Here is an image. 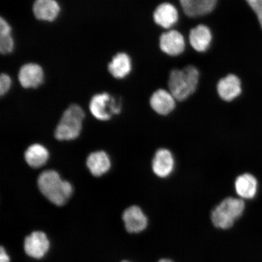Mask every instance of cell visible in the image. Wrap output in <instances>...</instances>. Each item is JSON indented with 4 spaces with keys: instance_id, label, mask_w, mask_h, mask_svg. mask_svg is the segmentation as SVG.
Returning a JSON list of instances; mask_svg holds the SVG:
<instances>
[{
    "instance_id": "21",
    "label": "cell",
    "mask_w": 262,
    "mask_h": 262,
    "mask_svg": "<svg viewBox=\"0 0 262 262\" xmlns=\"http://www.w3.org/2000/svg\"><path fill=\"white\" fill-rule=\"evenodd\" d=\"M15 42L11 33L0 34V51L2 54H11L14 51Z\"/></svg>"
},
{
    "instance_id": "4",
    "label": "cell",
    "mask_w": 262,
    "mask_h": 262,
    "mask_svg": "<svg viewBox=\"0 0 262 262\" xmlns=\"http://www.w3.org/2000/svg\"><path fill=\"white\" fill-rule=\"evenodd\" d=\"M85 113L78 104H73L66 110L55 129L54 136L60 141L76 139L80 135Z\"/></svg>"
},
{
    "instance_id": "23",
    "label": "cell",
    "mask_w": 262,
    "mask_h": 262,
    "mask_svg": "<svg viewBox=\"0 0 262 262\" xmlns=\"http://www.w3.org/2000/svg\"><path fill=\"white\" fill-rule=\"evenodd\" d=\"M257 15L262 29V0H246Z\"/></svg>"
},
{
    "instance_id": "7",
    "label": "cell",
    "mask_w": 262,
    "mask_h": 262,
    "mask_svg": "<svg viewBox=\"0 0 262 262\" xmlns=\"http://www.w3.org/2000/svg\"><path fill=\"white\" fill-rule=\"evenodd\" d=\"M122 219L126 230L131 234H139L145 230L149 224L148 218L138 206H129L123 213Z\"/></svg>"
},
{
    "instance_id": "12",
    "label": "cell",
    "mask_w": 262,
    "mask_h": 262,
    "mask_svg": "<svg viewBox=\"0 0 262 262\" xmlns=\"http://www.w3.org/2000/svg\"><path fill=\"white\" fill-rule=\"evenodd\" d=\"M32 11L38 20L53 22L60 15L61 8L56 0H35Z\"/></svg>"
},
{
    "instance_id": "19",
    "label": "cell",
    "mask_w": 262,
    "mask_h": 262,
    "mask_svg": "<svg viewBox=\"0 0 262 262\" xmlns=\"http://www.w3.org/2000/svg\"><path fill=\"white\" fill-rule=\"evenodd\" d=\"M132 61L128 55L124 52L117 54L108 64V71L117 79H123L132 71Z\"/></svg>"
},
{
    "instance_id": "10",
    "label": "cell",
    "mask_w": 262,
    "mask_h": 262,
    "mask_svg": "<svg viewBox=\"0 0 262 262\" xmlns=\"http://www.w3.org/2000/svg\"><path fill=\"white\" fill-rule=\"evenodd\" d=\"M160 47L164 53L170 56H178L185 50L184 37L178 31L166 32L160 38Z\"/></svg>"
},
{
    "instance_id": "22",
    "label": "cell",
    "mask_w": 262,
    "mask_h": 262,
    "mask_svg": "<svg viewBox=\"0 0 262 262\" xmlns=\"http://www.w3.org/2000/svg\"><path fill=\"white\" fill-rule=\"evenodd\" d=\"M12 79L9 75L3 73L0 77V94L1 96H5L8 93L12 86Z\"/></svg>"
},
{
    "instance_id": "16",
    "label": "cell",
    "mask_w": 262,
    "mask_h": 262,
    "mask_svg": "<svg viewBox=\"0 0 262 262\" xmlns=\"http://www.w3.org/2000/svg\"><path fill=\"white\" fill-rule=\"evenodd\" d=\"M153 18L157 25L163 28L169 29L178 22L179 13L171 3H164L156 9Z\"/></svg>"
},
{
    "instance_id": "2",
    "label": "cell",
    "mask_w": 262,
    "mask_h": 262,
    "mask_svg": "<svg viewBox=\"0 0 262 262\" xmlns=\"http://www.w3.org/2000/svg\"><path fill=\"white\" fill-rule=\"evenodd\" d=\"M200 74L198 68L189 65L183 70H173L170 73L168 87L170 93L178 101H184L195 93Z\"/></svg>"
},
{
    "instance_id": "17",
    "label": "cell",
    "mask_w": 262,
    "mask_h": 262,
    "mask_svg": "<svg viewBox=\"0 0 262 262\" xmlns=\"http://www.w3.org/2000/svg\"><path fill=\"white\" fill-rule=\"evenodd\" d=\"M86 165L94 176H102L111 168L110 157L103 150L92 152L88 157Z\"/></svg>"
},
{
    "instance_id": "1",
    "label": "cell",
    "mask_w": 262,
    "mask_h": 262,
    "mask_svg": "<svg viewBox=\"0 0 262 262\" xmlns=\"http://www.w3.org/2000/svg\"><path fill=\"white\" fill-rule=\"evenodd\" d=\"M38 186L42 194L52 204L61 206L67 204L73 194L71 183L62 180L54 170L42 172L38 179Z\"/></svg>"
},
{
    "instance_id": "25",
    "label": "cell",
    "mask_w": 262,
    "mask_h": 262,
    "mask_svg": "<svg viewBox=\"0 0 262 262\" xmlns=\"http://www.w3.org/2000/svg\"><path fill=\"white\" fill-rule=\"evenodd\" d=\"M157 262H174L171 258H162Z\"/></svg>"
},
{
    "instance_id": "3",
    "label": "cell",
    "mask_w": 262,
    "mask_h": 262,
    "mask_svg": "<svg viewBox=\"0 0 262 262\" xmlns=\"http://www.w3.org/2000/svg\"><path fill=\"white\" fill-rule=\"evenodd\" d=\"M245 209L244 200L229 196L212 209L211 221L214 227L221 230H228L243 215Z\"/></svg>"
},
{
    "instance_id": "8",
    "label": "cell",
    "mask_w": 262,
    "mask_h": 262,
    "mask_svg": "<svg viewBox=\"0 0 262 262\" xmlns=\"http://www.w3.org/2000/svg\"><path fill=\"white\" fill-rule=\"evenodd\" d=\"M21 86L25 89H35L43 83L45 73L40 65L27 63L20 68L18 75Z\"/></svg>"
},
{
    "instance_id": "24",
    "label": "cell",
    "mask_w": 262,
    "mask_h": 262,
    "mask_svg": "<svg viewBox=\"0 0 262 262\" xmlns=\"http://www.w3.org/2000/svg\"><path fill=\"white\" fill-rule=\"evenodd\" d=\"M0 262H10L9 255L3 247L0 248Z\"/></svg>"
},
{
    "instance_id": "13",
    "label": "cell",
    "mask_w": 262,
    "mask_h": 262,
    "mask_svg": "<svg viewBox=\"0 0 262 262\" xmlns=\"http://www.w3.org/2000/svg\"><path fill=\"white\" fill-rule=\"evenodd\" d=\"M219 97L223 100L230 102L242 93V84L239 78L234 74H229L219 81L217 86Z\"/></svg>"
},
{
    "instance_id": "18",
    "label": "cell",
    "mask_w": 262,
    "mask_h": 262,
    "mask_svg": "<svg viewBox=\"0 0 262 262\" xmlns=\"http://www.w3.org/2000/svg\"><path fill=\"white\" fill-rule=\"evenodd\" d=\"M189 42L196 51L203 52L209 48L212 41V33L208 27L200 25L191 29L189 33Z\"/></svg>"
},
{
    "instance_id": "11",
    "label": "cell",
    "mask_w": 262,
    "mask_h": 262,
    "mask_svg": "<svg viewBox=\"0 0 262 262\" xmlns=\"http://www.w3.org/2000/svg\"><path fill=\"white\" fill-rule=\"evenodd\" d=\"M149 103L155 113L160 116H166L174 110L176 100L170 92L160 89L152 94Z\"/></svg>"
},
{
    "instance_id": "6",
    "label": "cell",
    "mask_w": 262,
    "mask_h": 262,
    "mask_svg": "<svg viewBox=\"0 0 262 262\" xmlns=\"http://www.w3.org/2000/svg\"><path fill=\"white\" fill-rule=\"evenodd\" d=\"M152 172L160 179L169 178L174 171L176 160L171 150L160 148L156 150L152 160Z\"/></svg>"
},
{
    "instance_id": "9",
    "label": "cell",
    "mask_w": 262,
    "mask_h": 262,
    "mask_svg": "<svg viewBox=\"0 0 262 262\" xmlns=\"http://www.w3.org/2000/svg\"><path fill=\"white\" fill-rule=\"evenodd\" d=\"M49 249V241L43 232H33L25 239V250L29 256L41 258L48 253Z\"/></svg>"
},
{
    "instance_id": "26",
    "label": "cell",
    "mask_w": 262,
    "mask_h": 262,
    "mask_svg": "<svg viewBox=\"0 0 262 262\" xmlns=\"http://www.w3.org/2000/svg\"><path fill=\"white\" fill-rule=\"evenodd\" d=\"M122 262H130V261H127V260H123V261H122Z\"/></svg>"
},
{
    "instance_id": "5",
    "label": "cell",
    "mask_w": 262,
    "mask_h": 262,
    "mask_svg": "<svg viewBox=\"0 0 262 262\" xmlns=\"http://www.w3.org/2000/svg\"><path fill=\"white\" fill-rule=\"evenodd\" d=\"M90 110L93 116L100 121H107L122 111V103L117 98L107 93H99L92 97Z\"/></svg>"
},
{
    "instance_id": "14",
    "label": "cell",
    "mask_w": 262,
    "mask_h": 262,
    "mask_svg": "<svg viewBox=\"0 0 262 262\" xmlns=\"http://www.w3.org/2000/svg\"><path fill=\"white\" fill-rule=\"evenodd\" d=\"M185 14L189 17H198L214 11L217 0H179Z\"/></svg>"
},
{
    "instance_id": "20",
    "label": "cell",
    "mask_w": 262,
    "mask_h": 262,
    "mask_svg": "<svg viewBox=\"0 0 262 262\" xmlns=\"http://www.w3.org/2000/svg\"><path fill=\"white\" fill-rule=\"evenodd\" d=\"M26 163L33 168H41L49 158L48 150L40 144H34L26 149L25 153Z\"/></svg>"
},
{
    "instance_id": "15",
    "label": "cell",
    "mask_w": 262,
    "mask_h": 262,
    "mask_svg": "<svg viewBox=\"0 0 262 262\" xmlns=\"http://www.w3.org/2000/svg\"><path fill=\"white\" fill-rule=\"evenodd\" d=\"M235 192L242 200H251L255 198L258 191V181L250 173L238 176L234 182Z\"/></svg>"
}]
</instances>
